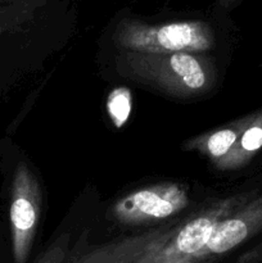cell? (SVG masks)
<instances>
[{
  "mask_svg": "<svg viewBox=\"0 0 262 263\" xmlns=\"http://www.w3.org/2000/svg\"><path fill=\"white\" fill-rule=\"evenodd\" d=\"M254 189L210 203L198 212L148 231L95 247H74L66 263H195L221 220L254 194Z\"/></svg>",
  "mask_w": 262,
  "mask_h": 263,
  "instance_id": "1",
  "label": "cell"
},
{
  "mask_svg": "<svg viewBox=\"0 0 262 263\" xmlns=\"http://www.w3.org/2000/svg\"><path fill=\"white\" fill-rule=\"evenodd\" d=\"M110 40L122 51L203 54L215 48L217 33L215 26L203 18L151 22L135 15L122 14L113 25Z\"/></svg>",
  "mask_w": 262,
  "mask_h": 263,
  "instance_id": "2",
  "label": "cell"
},
{
  "mask_svg": "<svg viewBox=\"0 0 262 263\" xmlns=\"http://www.w3.org/2000/svg\"><path fill=\"white\" fill-rule=\"evenodd\" d=\"M121 71L179 98L200 95L212 89L216 71L199 53L148 54L123 51Z\"/></svg>",
  "mask_w": 262,
  "mask_h": 263,
  "instance_id": "3",
  "label": "cell"
},
{
  "mask_svg": "<svg viewBox=\"0 0 262 263\" xmlns=\"http://www.w3.org/2000/svg\"><path fill=\"white\" fill-rule=\"evenodd\" d=\"M189 192L180 182H159L120 198L112 207V217L121 225H156L186 210Z\"/></svg>",
  "mask_w": 262,
  "mask_h": 263,
  "instance_id": "4",
  "label": "cell"
},
{
  "mask_svg": "<svg viewBox=\"0 0 262 263\" xmlns=\"http://www.w3.org/2000/svg\"><path fill=\"white\" fill-rule=\"evenodd\" d=\"M41 213V189L25 162L15 166L10 190V236L14 263H27Z\"/></svg>",
  "mask_w": 262,
  "mask_h": 263,
  "instance_id": "5",
  "label": "cell"
},
{
  "mask_svg": "<svg viewBox=\"0 0 262 263\" xmlns=\"http://www.w3.org/2000/svg\"><path fill=\"white\" fill-rule=\"evenodd\" d=\"M248 118L249 115H246L244 117L229 122L228 125L199 134V135L184 141L181 148L185 152H195V153L210 159L212 163H216L233 148L240 133L246 127Z\"/></svg>",
  "mask_w": 262,
  "mask_h": 263,
  "instance_id": "6",
  "label": "cell"
},
{
  "mask_svg": "<svg viewBox=\"0 0 262 263\" xmlns=\"http://www.w3.org/2000/svg\"><path fill=\"white\" fill-rule=\"evenodd\" d=\"M262 151V107L249 113L248 122L239 135L238 140L215 164L218 171H236L248 166Z\"/></svg>",
  "mask_w": 262,
  "mask_h": 263,
  "instance_id": "7",
  "label": "cell"
},
{
  "mask_svg": "<svg viewBox=\"0 0 262 263\" xmlns=\"http://www.w3.org/2000/svg\"><path fill=\"white\" fill-rule=\"evenodd\" d=\"M53 0H18L7 12L0 14V35L12 25H23L36 20L43 10L49 9Z\"/></svg>",
  "mask_w": 262,
  "mask_h": 263,
  "instance_id": "8",
  "label": "cell"
},
{
  "mask_svg": "<svg viewBox=\"0 0 262 263\" xmlns=\"http://www.w3.org/2000/svg\"><path fill=\"white\" fill-rule=\"evenodd\" d=\"M130 92L126 89H116L108 98V113L116 126H122L130 116Z\"/></svg>",
  "mask_w": 262,
  "mask_h": 263,
  "instance_id": "9",
  "label": "cell"
},
{
  "mask_svg": "<svg viewBox=\"0 0 262 263\" xmlns=\"http://www.w3.org/2000/svg\"><path fill=\"white\" fill-rule=\"evenodd\" d=\"M69 234H61L57 236L32 263H66L69 253Z\"/></svg>",
  "mask_w": 262,
  "mask_h": 263,
  "instance_id": "10",
  "label": "cell"
},
{
  "mask_svg": "<svg viewBox=\"0 0 262 263\" xmlns=\"http://www.w3.org/2000/svg\"><path fill=\"white\" fill-rule=\"evenodd\" d=\"M243 2H246V0H215L216 7L225 13H229L233 9H235Z\"/></svg>",
  "mask_w": 262,
  "mask_h": 263,
  "instance_id": "11",
  "label": "cell"
}]
</instances>
